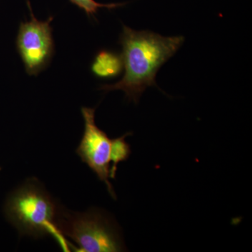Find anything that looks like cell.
<instances>
[{"instance_id": "6da1fadb", "label": "cell", "mask_w": 252, "mask_h": 252, "mask_svg": "<svg viewBox=\"0 0 252 252\" xmlns=\"http://www.w3.org/2000/svg\"><path fill=\"white\" fill-rule=\"evenodd\" d=\"M185 41L183 36H163L154 32L136 31L123 26L119 38L122 46L124 77L99 90L124 91L129 101L137 104L149 87L159 89L156 77L160 68L177 53Z\"/></svg>"}, {"instance_id": "7a4b0ae2", "label": "cell", "mask_w": 252, "mask_h": 252, "mask_svg": "<svg viewBox=\"0 0 252 252\" xmlns=\"http://www.w3.org/2000/svg\"><path fill=\"white\" fill-rule=\"evenodd\" d=\"M61 207L36 179L28 180L13 190L4 203L5 217L21 234L41 238L61 237L57 220Z\"/></svg>"}, {"instance_id": "3957f363", "label": "cell", "mask_w": 252, "mask_h": 252, "mask_svg": "<svg viewBox=\"0 0 252 252\" xmlns=\"http://www.w3.org/2000/svg\"><path fill=\"white\" fill-rule=\"evenodd\" d=\"M57 228L74 240L81 252H117L126 248L119 227L112 217L97 209L71 213L61 208Z\"/></svg>"}, {"instance_id": "277c9868", "label": "cell", "mask_w": 252, "mask_h": 252, "mask_svg": "<svg viewBox=\"0 0 252 252\" xmlns=\"http://www.w3.org/2000/svg\"><path fill=\"white\" fill-rule=\"evenodd\" d=\"M31 20L21 23L16 38V47L22 59L26 72L38 75L51 62L54 53V42L51 26L53 17L39 21L33 15L31 4Z\"/></svg>"}, {"instance_id": "5b68a950", "label": "cell", "mask_w": 252, "mask_h": 252, "mask_svg": "<svg viewBox=\"0 0 252 252\" xmlns=\"http://www.w3.org/2000/svg\"><path fill=\"white\" fill-rule=\"evenodd\" d=\"M94 112V108H81L84 120V132L76 152L97 178L105 184L111 196L116 200L117 195L109 182L112 139L96 125Z\"/></svg>"}, {"instance_id": "8992f818", "label": "cell", "mask_w": 252, "mask_h": 252, "mask_svg": "<svg viewBox=\"0 0 252 252\" xmlns=\"http://www.w3.org/2000/svg\"><path fill=\"white\" fill-rule=\"evenodd\" d=\"M124 67L122 54L103 49L96 54L91 64V72L100 79H112L120 75Z\"/></svg>"}, {"instance_id": "52a82bcc", "label": "cell", "mask_w": 252, "mask_h": 252, "mask_svg": "<svg viewBox=\"0 0 252 252\" xmlns=\"http://www.w3.org/2000/svg\"><path fill=\"white\" fill-rule=\"evenodd\" d=\"M129 132L117 138L112 139V149L110 154V179H115L117 167L120 162L126 161L130 157V146L126 142V137L132 135Z\"/></svg>"}, {"instance_id": "ba28073f", "label": "cell", "mask_w": 252, "mask_h": 252, "mask_svg": "<svg viewBox=\"0 0 252 252\" xmlns=\"http://www.w3.org/2000/svg\"><path fill=\"white\" fill-rule=\"evenodd\" d=\"M73 4H75L78 7L84 10L86 14L89 16H94L97 14V11L101 8H107L108 9H116L119 6L125 5L124 3H117V4H104L97 2L94 0H69Z\"/></svg>"}, {"instance_id": "9c48e42d", "label": "cell", "mask_w": 252, "mask_h": 252, "mask_svg": "<svg viewBox=\"0 0 252 252\" xmlns=\"http://www.w3.org/2000/svg\"><path fill=\"white\" fill-rule=\"evenodd\" d=\"M0 171H1V167H0Z\"/></svg>"}]
</instances>
